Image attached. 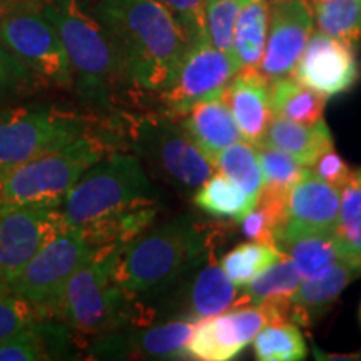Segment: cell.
I'll return each instance as SVG.
<instances>
[{"label":"cell","instance_id":"cell-1","mask_svg":"<svg viewBox=\"0 0 361 361\" xmlns=\"http://www.w3.org/2000/svg\"><path fill=\"white\" fill-rule=\"evenodd\" d=\"M92 16L109 34L129 87L164 92L188 45L173 13L156 0H99Z\"/></svg>","mask_w":361,"mask_h":361},{"label":"cell","instance_id":"cell-2","mask_svg":"<svg viewBox=\"0 0 361 361\" xmlns=\"http://www.w3.org/2000/svg\"><path fill=\"white\" fill-rule=\"evenodd\" d=\"M216 238L189 214L178 216L119 246L112 274L134 300L154 301L216 251Z\"/></svg>","mask_w":361,"mask_h":361},{"label":"cell","instance_id":"cell-3","mask_svg":"<svg viewBox=\"0 0 361 361\" xmlns=\"http://www.w3.org/2000/svg\"><path fill=\"white\" fill-rule=\"evenodd\" d=\"M119 246L96 247L67 281L54 316L82 335H104L134 324L154 323L151 310L129 296L116 283L114 261Z\"/></svg>","mask_w":361,"mask_h":361},{"label":"cell","instance_id":"cell-4","mask_svg":"<svg viewBox=\"0 0 361 361\" xmlns=\"http://www.w3.org/2000/svg\"><path fill=\"white\" fill-rule=\"evenodd\" d=\"M40 12L64 44L74 87L82 101L102 109L111 107L116 90L128 82L109 34L92 13L84 11L80 0H47L40 2Z\"/></svg>","mask_w":361,"mask_h":361},{"label":"cell","instance_id":"cell-5","mask_svg":"<svg viewBox=\"0 0 361 361\" xmlns=\"http://www.w3.org/2000/svg\"><path fill=\"white\" fill-rule=\"evenodd\" d=\"M116 135L90 130L62 149L0 171V211L25 206L59 207L80 176L114 151Z\"/></svg>","mask_w":361,"mask_h":361},{"label":"cell","instance_id":"cell-6","mask_svg":"<svg viewBox=\"0 0 361 361\" xmlns=\"http://www.w3.org/2000/svg\"><path fill=\"white\" fill-rule=\"evenodd\" d=\"M157 189L135 154L112 151L90 166L59 206L67 226L87 229L134 209L154 204Z\"/></svg>","mask_w":361,"mask_h":361},{"label":"cell","instance_id":"cell-7","mask_svg":"<svg viewBox=\"0 0 361 361\" xmlns=\"http://www.w3.org/2000/svg\"><path fill=\"white\" fill-rule=\"evenodd\" d=\"M126 134L142 164L176 188L197 189L214 174V166L173 117L166 114L129 117Z\"/></svg>","mask_w":361,"mask_h":361},{"label":"cell","instance_id":"cell-8","mask_svg":"<svg viewBox=\"0 0 361 361\" xmlns=\"http://www.w3.org/2000/svg\"><path fill=\"white\" fill-rule=\"evenodd\" d=\"M96 130L92 121L59 106L0 109V171L62 149Z\"/></svg>","mask_w":361,"mask_h":361},{"label":"cell","instance_id":"cell-9","mask_svg":"<svg viewBox=\"0 0 361 361\" xmlns=\"http://www.w3.org/2000/svg\"><path fill=\"white\" fill-rule=\"evenodd\" d=\"M94 251L79 228L64 223L27 263L11 293L32 303L44 318L52 316L67 281Z\"/></svg>","mask_w":361,"mask_h":361},{"label":"cell","instance_id":"cell-10","mask_svg":"<svg viewBox=\"0 0 361 361\" xmlns=\"http://www.w3.org/2000/svg\"><path fill=\"white\" fill-rule=\"evenodd\" d=\"M0 40L45 84L74 87V72L64 44L40 8L0 13Z\"/></svg>","mask_w":361,"mask_h":361},{"label":"cell","instance_id":"cell-11","mask_svg":"<svg viewBox=\"0 0 361 361\" xmlns=\"http://www.w3.org/2000/svg\"><path fill=\"white\" fill-rule=\"evenodd\" d=\"M238 71L234 56L216 49L206 35L188 42L169 87L159 94L166 116L180 117L194 104L224 94Z\"/></svg>","mask_w":361,"mask_h":361},{"label":"cell","instance_id":"cell-12","mask_svg":"<svg viewBox=\"0 0 361 361\" xmlns=\"http://www.w3.org/2000/svg\"><path fill=\"white\" fill-rule=\"evenodd\" d=\"M286 318V300L279 303L233 306L196 324L186 351L189 358L228 361L251 345L266 323Z\"/></svg>","mask_w":361,"mask_h":361},{"label":"cell","instance_id":"cell-13","mask_svg":"<svg viewBox=\"0 0 361 361\" xmlns=\"http://www.w3.org/2000/svg\"><path fill=\"white\" fill-rule=\"evenodd\" d=\"M238 295V288L226 276L214 251L169 291L154 300L157 308L151 311L154 323L168 319L200 323L233 306Z\"/></svg>","mask_w":361,"mask_h":361},{"label":"cell","instance_id":"cell-14","mask_svg":"<svg viewBox=\"0 0 361 361\" xmlns=\"http://www.w3.org/2000/svg\"><path fill=\"white\" fill-rule=\"evenodd\" d=\"M62 224L59 207L25 206L0 211V295L11 293L27 263Z\"/></svg>","mask_w":361,"mask_h":361},{"label":"cell","instance_id":"cell-15","mask_svg":"<svg viewBox=\"0 0 361 361\" xmlns=\"http://www.w3.org/2000/svg\"><path fill=\"white\" fill-rule=\"evenodd\" d=\"M313 0H271L266 47L258 71L266 79L288 78L313 34Z\"/></svg>","mask_w":361,"mask_h":361},{"label":"cell","instance_id":"cell-16","mask_svg":"<svg viewBox=\"0 0 361 361\" xmlns=\"http://www.w3.org/2000/svg\"><path fill=\"white\" fill-rule=\"evenodd\" d=\"M197 323L168 319L141 324L134 329L99 335L90 355L112 360H184L186 346Z\"/></svg>","mask_w":361,"mask_h":361},{"label":"cell","instance_id":"cell-17","mask_svg":"<svg viewBox=\"0 0 361 361\" xmlns=\"http://www.w3.org/2000/svg\"><path fill=\"white\" fill-rule=\"evenodd\" d=\"M291 75L328 99L353 89L358 82L360 67L353 49L316 30Z\"/></svg>","mask_w":361,"mask_h":361},{"label":"cell","instance_id":"cell-18","mask_svg":"<svg viewBox=\"0 0 361 361\" xmlns=\"http://www.w3.org/2000/svg\"><path fill=\"white\" fill-rule=\"evenodd\" d=\"M340 201V189L318 178L310 168H305L286 196L284 223L276 239L301 231L335 233Z\"/></svg>","mask_w":361,"mask_h":361},{"label":"cell","instance_id":"cell-19","mask_svg":"<svg viewBox=\"0 0 361 361\" xmlns=\"http://www.w3.org/2000/svg\"><path fill=\"white\" fill-rule=\"evenodd\" d=\"M361 276V263L341 259L322 273L305 278L286 301V318L298 326H310L340 298L351 281Z\"/></svg>","mask_w":361,"mask_h":361},{"label":"cell","instance_id":"cell-20","mask_svg":"<svg viewBox=\"0 0 361 361\" xmlns=\"http://www.w3.org/2000/svg\"><path fill=\"white\" fill-rule=\"evenodd\" d=\"M239 133L246 142L258 146L266 133L271 111V80L258 67H246L236 72L224 92Z\"/></svg>","mask_w":361,"mask_h":361},{"label":"cell","instance_id":"cell-21","mask_svg":"<svg viewBox=\"0 0 361 361\" xmlns=\"http://www.w3.org/2000/svg\"><path fill=\"white\" fill-rule=\"evenodd\" d=\"M179 126L213 166L221 151L243 141L224 94L194 104L186 114L180 116Z\"/></svg>","mask_w":361,"mask_h":361},{"label":"cell","instance_id":"cell-22","mask_svg":"<svg viewBox=\"0 0 361 361\" xmlns=\"http://www.w3.org/2000/svg\"><path fill=\"white\" fill-rule=\"evenodd\" d=\"M258 146H269L286 152L305 168H311L319 156L335 149L324 119L314 124H300L281 117H271Z\"/></svg>","mask_w":361,"mask_h":361},{"label":"cell","instance_id":"cell-23","mask_svg":"<svg viewBox=\"0 0 361 361\" xmlns=\"http://www.w3.org/2000/svg\"><path fill=\"white\" fill-rule=\"evenodd\" d=\"M274 246L291 259L301 276L311 278L341 259H350L335 233L301 231L279 236ZM355 261V259H353ZM360 263V261H358Z\"/></svg>","mask_w":361,"mask_h":361},{"label":"cell","instance_id":"cell-24","mask_svg":"<svg viewBox=\"0 0 361 361\" xmlns=\"http://www.w3.org/2000/svg\"><path fill=\"white\" fill-rule=\"evenodd\" d=\"M69 345V328L37 318L16 335L0 343V361L54 360L64 355Z\"/></svg>","mask_w":361,"mask_h":361},{"label":"cell","instance_id":"cell-25","mask_svg":"<svg viewBox=\"0 0 361 361\" xmlns=\"http://www.w3.org/2000/svg\"><path fill=\"white\" fill-rule=\"evenodd\" d=\"M269 2L245 0L239 8L233 37V56L241 69L258 67L263 59L268 37Z\"/></svg>","mask_w":361,"mask_h":361},{"label":"cell","instance_id":"cell-26","mask_svg":"<svg viewBox=\"0 0 361 361\" xmlns=\"http://www.w3.org/2000/svg\"><path fill=\"white\" fill-rule=\"evenodd\" d=\"M326 97L306 87L293 75L271 80V111L273 117L300 124H314L323 119Z\"/></svg>","mask_w":361,"mask_h":361},{"label":"cell","instance_id":"cell-27","mask_svg":"<svg viewBox=\"0 0 361 361\" xmlns=\"http://www.w3.org/2000/svg\"><path fill=\"white\" fill-rule=\"evenodd\" d=\"M192 202L214 218L239 223L255 207L250 196L223 173L213 174L197 188Z\"/></svg>","mask_w":361,"mask_h":361},{"label":"cell","instance_id":"cell-28","mask_svg":"<svg viewBox=\"0 0 361 361\" xmlns=\"http://www.w3.org/2000/svg\"><path fill=\"white\" fill-rule=\"evenodd\" d=\"M301 281L303 276L296 266L291 263V259L283 256L255 279H251L246 286H243L241 295H238L233 306L279 303L288 300L298 290Z\"/></svg>","mask_w":361,"mask_h":361},{"label":"cell","instance_id":"cell-29","mask_svg":"<svg viewBox=\"0 0 361 361\" xmlns=\"http://www.w3.org/2000/svg\"><path fill=\"white\" fill-rule=\"evenodd\" d=\"M259 361H298L308 355V346L300 326L290 319H273L259 329L252 340Z\"/></svg>","mask_w":361,"mask_h":361},{"label":"cell","instance_id":"cell-30","mask_svg":"<svg viewBox=\"0 0 361 361\" xmlns=\"http://www.w3.org/2000/svg\"><path fill=\"white\" fill-rule=\"evenodd\" d=\"M314 22L319 32L341 40L356 52L361 45V0L314 2Z\"/></svg>","mask_w":361,"mask_h":361},{"label":"cell","instance_id":"cell-31","mask_svg":"<svg viewBox=\"0 0 361 361\" xmlns=\"http://www.w3.org/2000/svg\"><path fill=\"white\" fill-rule=\"evenodd\" d=\"M214 168L234 180L256 204L261 189L264 186V179L261 173L258 151L252 144L238 141L228 146L224 151H221L214 162Z\"/></svg>","mask_w":361,"mask_h":361},{"label":"cell","instance_id":"cell-32","mask_svg":"<svg viewBox=\"0 0 361 361\" xmlns=\"http://www.w3.org/2000/svg\"><path fill=\"white\" fill-rule=\"evenodd\" d=\"M283 255L274 245L263 241H250L238 245L221 258V268L234 286L241 290L266 268L281 259Z\"/></svg>","mask_w":361,"mask_h":361},{"label":"cell","instance_id":"cell-33","mask_svg":"<svg viewBox=\"0 0 361 361\" xmlns=\"http://www.w3.org/2000/svg\"><path fill=\"white\" fill-rule=\"evenodd\" d=\"M340 192V214L335 234L348 258L361 263V184L356 179V173Z\"/></svg>","mask_w":361,"mask_h":361},{"label":"cell","instance_id":"cell-34","mask_svg":"<svg viewBox=\"0 0 361 361\" xmlns=\"http://www.w3.org/2000/svg\"><path fill=\"white\" fill-rule=\"evenodd\" d=\"M45 82L0 40V107L32 96Z\"/></svg>","mask_w":361,"mask_h":361},{"label":"cell","instance_id":"cell-35","mask_svg":"<svg viewBox=\"0 0 361 361\" xmlns=\"http://www.w3.org/2000/svg\"><path fill=\"white\" fill-rule=\"evenodd\" d=\"M245 0H207L204 12L206 37L216 49L233 56L234 25Z\"/></svg>","mask_w":361,"mask_h":361},{"label":"cell","instance_id":"cell-36","mask_svg":"<svg viewBox=\"0 0 361 361\" xmlns=\"http://www.w3.org/2000/svg\"><path fill=\"white\" fill-rule=\"evenodd\" d=\"M258 151V159L263 173L264 186L271 191L288 194L293 184L300 179L305 166L288 156L286 152L269 146H255Z\"/></svg>","mask_w":361,"mask_h":361},{"label":"cell","instance_id":"cell-37","mask_svg":"<svg viewBox=\"0 0 361 361\" xmlns=\"http://www.w3.org/2000/svg\"><path fill=\"white\" fill-rule=\"evenodd\" d=\"M37 318H44V316L24 298L13 293L0 295V343L16 335Z\"/></svg>","mask_w":361,"mask_h":361},{"label":"cell","instance_id":"cell-38","mask_svg":"<svg viewBox=\"0 0 361 361\" xmlns=\"http://www.w3.org/2000/svg\"><path fill=\"white\" fill-rule=\"evenodd\" d=\"M173 13L188 42L206 35L204 12L207 0H156Z\"/></svg>","mask_w":361,"mask_h":361},{"label":"cell","instance_id":"cell-39","mask_svg":"<svg viewBox=\"0 0 361 361\" xmlns=\"http://www.w3.org/2000/svg\"><path fill=\"white\" fill-rule=\"evenodd\" d=\"M313 173L326 180L328 184L341 189L345 184H348L351 179L355 178V173L350 169V166L343 161L340 154H336L335 149H329L318 157V161L314 162L310 168Z\"/></svg>","mask_w":361,"mask_h":361},{"label":"cell","instance_id":"cell-40","mask_svg":"<svg viewBox=\"0 0 361 361\" xmlns=\"http://www.w3.org/2000/svg\"><path fill=\"white\" fill-rule=\"evenodd\" d=\"M356 179H358V183L361 184V171H358V173H356Z\"/></svg>","mask_w":361,"mask_h":361},{"label":"cell","instance_id":"cell-41","mask_svg":"<svg viewBox=\"0 0 361 361\" xmlns=\"http://www.w3.org/2000/svg\"><path fill=\"white\" fill-rule=\"evenodd\" d=\"M313 2H323V0H313Z\"/></svg>","mask_w":361,"mask_h":361},{"label":"cell","instance_id":"cell-42","mask_svg":"<svg viewBox=\"0 0 361 361\" xmlns=\"http://www.w3.org/2000/svg\"><path fill=\"white\" fill-rule=\"evenodd\" d=\"M360 319H361V308H360Z\"/></svg>","mask_w":361,"mask_h":361},{"label":"cell","instance_id":"cell-43","mask_svg":"<svg viewBox=\"0 0 361 361\" xmlns=\"http://www.w3.org/2000/svg\"><path fill=\"white\" fill-rule=\"evenodd\" d=\"M40 2H47V0H40Z\"/></svg>","mask_w":361,"mask_h":361},{"label":"cell","instance_id":"cell-44","mask_svg":"<svg viewBox=\"0 0 361 361\" xmlns=\"http://www.w3.org/2000/svg\"><path fill=\"white\" fill-rule=\"evenodd\" d=\"M0 2H4V0H0Z\"/></svg>","mask_w":361,"mask_h":361}]
</instances>
